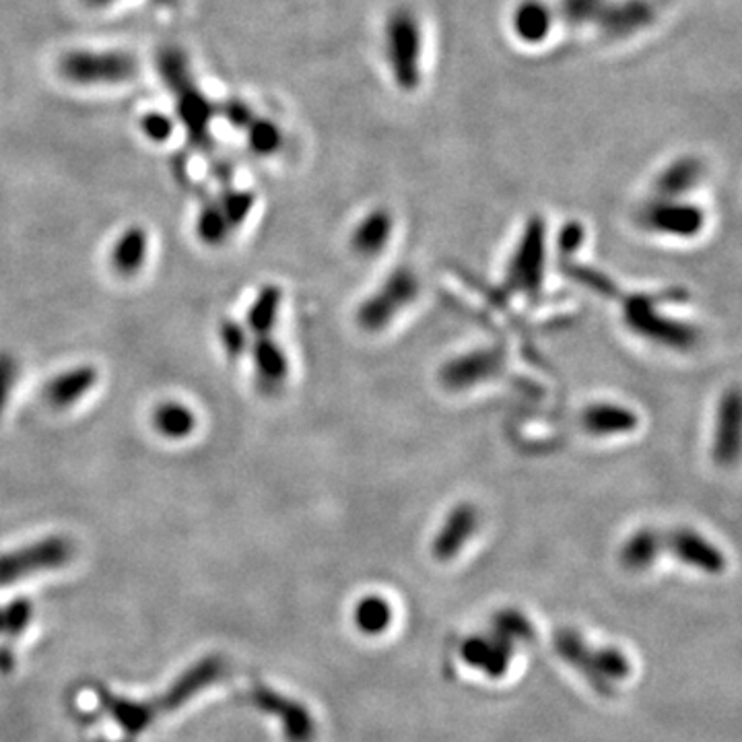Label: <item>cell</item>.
Returning a JSON list of instances; mask_svg holds the SVG:
<instances>
[{
    "label": "cell",
    "mask_w": 742,
    "mask_h": 742,
    "mask_svg": "<svg viewBox=\"0 0 742 742\" xmlns=\"http://www.w3.org/2000/svg\"><path fill=\"white\" fill-rule=\"evenodd\" d=\"M623 322L635 337L670 351H691L699 339L696 326L666 314L654 295L623 297Z\"/></svg>",
    "instance_id": "obj_1"
},
{
    "label": "cell",
    "mask_w": 742,
    "mask_h": 742,
    "mask_svg": "<svg viewBox=\"0 0 742 742\" xmlns=\"http://www.w3.org/2000/svg\"><path fill=\"white\" fill-rule=\"evenodd\" d=\"M159 73L163 81L170 85L176 95V108L178 116L184 123L190 140L204 149L211 145L209 126L215 116V108L209 102V97L202 95L201 89L194 85L188 71V62L184 54L176 47H168L159 54Z\"/></svg>",
    "instance_id": "obj_2"
},
{
    "label": "cell",
    "mask_w": 742,
    "mask_h": 742,
    "mask_svg": "<svg viewBox=\"0 0 742 742\" xmlns=\"http://www.w3.org/2000/svg\"><path fill=\"white\" fill-rule=\"evenodd\" d=\"M421 292V283L409 266H399L382 278V283L371 292L356 311V322L363 332H384L404 309L409 308Z\"/></svg>",
    "instance_id": "obj_3"
},
{
    "label": "cell",
    "mask_w": 742,
    "mask_h": 742,
    "mask_svg": "<svg viewBox=\"0 0 742 742\" xmlns=\"http://www.w3.org/2000/svg\"><path fill=\"white\" fill-rule=\"evenodd\" d=\"M423 35L415 13L409 9L392 11L386 21V61L394 85L402 92H415L421 85Z\"/></svg>",
    "instance_id": "obj_4"
},
{
    "label": "cell",
    "mask_w": 742,
    "mask_h": 742,
    "mask_svg": "<svg viewBox=\"0 0 742 742\" xmlns=\"http://www.w3.org/2000/svg\"><path fill=\"white\" fill-rule=\"evenodd\" d=\"M547 221L541 215L530 216L506 266L504 285L511 295H539L547 268Z\"/></svg>",
    "instance_id": "obj_5"
},
{
    "label": "cell",
    "mask_w": 742,
    "mask_h": 742,
    "mask_svg": "<svg viewBox=\"0 0 742 742\" xmlns=\"http://www.w3.org/2000/svg\"><path fill=\"white\" fill-rule=\"evenodd\" d=\"M59 71L62 77L73 85H83V87L118 85L137 75L139 62L132 54L118 52V50H106V52L75 50L62 56Z\"/></svg>",
    "instance_id": "obj_6"
},
{
    "label": "cell",
    "mask_w": 742,
    "mask_h": 742,
    "mask_svg": "<svg viewBox=\"0 0 742 742\" xmlns=\"http://www.w3.org/2000/svg\"><path fill=\"white\" fill-rule=\"evenodd\" d=\"M75 555V544L66 537H46L9 553H0V586L15 584L31 573L61 570Z\"/></svg>",
    "instance_id": "obj_7"
},
{
    "label": "cell",
    "mask_w": 742,
    "mask_h": 742,
    "mask_svg": "<svg viewBox=\"0 0 742 742\" xmlns=\"http://www.w3.org/2000/svg\"><path fill=\"white\" fill-rule=\"evenodd\" d=\"M504 365H506L504 349L495 344L475 347L444 361L437 371V380L442 388H446L452 394H458L491 382L501 373Z\"/></svg>",
    "instance_id": "obj_8"
},
{
    "label": "cell",
    "mask_w": 742,
    "mask_h": 742,
    "mask_svg": "<svg viewBox=\"0 0 742 742\" xmlns=\"http://www.w3.org/2000/svg\"><path fill=\"white\" fill-rule=\"evenodd\" d=\"M639 219L648 232L672 240H693L706 230L708 223L706 211L696 202L662 197L648 202L639 213Z\"/></svg>",
    "instance_id": "obj_9"
},
{
    "label": "cell",
    "mask_w": 742,
    "mask_h": 742,
    "mask_svg": "<svg viewBox=\"0 0 742 742\" xmlns=\"http://www.w3.org/2000/svg\"><path fill=\"white\" fill-rule=\"evenodd\" d=\"M742 406L741 394L736 388L722 392L711 435V458L722 468L734 466L741 456Z\"/></svg>",
    "instance_id": "obj_10"
},
{
    "label": "cell",
    "mask_w": 742,
    "mask_h": 742,
    "mask_svg": "<svg viewBox=\"0 0 742 742\" xmlns=\"http://www.w3.org/2000/svg\"><path fill=\"white\" fill-rule=\"evenodd\" d=\"M665 551L679 563L710 575H720L727 570V556L713 542L697 532L696 528L679 526L665 534Z\"/></svg>",
    "instance_id": "obj_11"
},
{
    "label": "cell",
    "mask_w": 742,
    "mask_h": 742,
    "mask_svg": "<svg viewBox=\"0 0 742 742\" xmlns=\"http://www.w3.org/2000/svg\"><path fill=\"white\" fill-rule=\"evenodd\" d=\"M479 530V510L470 501H460L449 508L444 516L442 524L437 526V532L433 534V559L448 563L452 559L460 555L464 547Z\"/></svg>",
    "instance_id": "obj_12"
},
{
    "label": "cell",
    "mask_w": 742,
    "mask_h": 742,
    "mask_svg": "<svg viewBox=\"0 0 742 742\" xmlns=\"http://www.w3.org/2000/svg\"><path fill=\"white\" fill-rule=\"evenodd\" d=\"M250 697L258 710L268 711L283 722L287 742H311L316 739V722L301 703L289 697L278 696L277 691L263 685H258Z\"/></svg>",
    "instance_id": "obj_13"
},
{
    "label": "cell",
    "mask_w": 742,
    "mask_h": 742,
    "mask_svg": "<svg viewBox=\"0 0 742 742\" xmlns=\"http://www.w3.org/2000/svg\"><path fill=\"white\" fill-rule=\"evenodd\" d=\"M642 418L632 406L615 401L590 402L580 413V427L590 437H623L639 427Z\"/></svg>",
    "instance_id": "obj_14"
},
{
    "label": "cell",
    "mask_w": 742,
    "mask_h": 742,
    "mask_svg": "<svg viewBox=\"0 0 742 742\" xmlns=\"http://www.w3.org/2000/svg\"><path fill=\"white\" fill-rule=\"evenodd\" d=\"M656 21V7L649 0H608L596 28L611 40L629 38Z\"/></svg>",
    "instance_id": "obj_15"
},
{
    "label": "cell",
    "mask_w": 742,
    "mask_h": 742,
    "mask_svg": "<svg viewBox=\"0 0 742 742\" xmlns=\"http://www.w3.org/2000/svg\"><path fill=\"white\" fill-rule=\"evenodd\" d=\"M513 644L501 635L485 634L466 637L460 646V656L464 662L473 668H479L491 679H501L510 668L513 656Z\"/></svg>",
    "instance_id": "obj_16"
},
{
    "label": "cell",
    "mask_w": 742,
    "mask_h": 742,
    "mask_svg": "<svg viewBox=\"0 0 742 742\" xmlns=\"http://www.w3.org/2000/svg\"><path fill=\"white\" fill-rule=\"evenodd\" d=\"M553 648H555L556 654H559L568 665L582 672V677L586 679L587 685H590L592 689L598 691V696H615L613 682H608V680L603 679V677L596 672V668L590 662V648H587L584 637L577 634L575 629H570V627H559L555 635H553Z\"/></svg>",
    "instance_id": "obj_17"
},
{
    "label": "cell",
    "mask_w": 742,
    "mask_h": 742,
    "mask_svg": "<svg viewBox=\"0 0 742 742\" xmlns=\"http://www.w3.org/2000/svg\"><path fill=\"white\" fill-rule=\"evenodd\" d=\"M392 235L394 216L384 206H378L368 215L361 216L349 237V244L359 258H375L386 250Z\"/></svg>",
    "instance_id": "obj_18"
},
{
    "label": "cell",
    "mask_w": 742,
    "mask_h": 742,
    "mask_svg": "<svg viewBox=\"0 0 742 742\" xmlns=\"http://www.w3.org/2000/svg\"><path fill=\"white\" fill-rule=\"evenodd\" d=\"M665 553V534L651 526L634 530L618 549V563L627 572H648Z\"/></svg>",
    "instance_id": "obj_19"
},
{
    "label": "cell",
    "mask_w": 742,
    "mask_h": 742,
    "mask_svg": "<svg viewBox=\"0 0 742 742\" xmlns=\"http://www.w3.org/2000/svg\"><path fill=\"white\" fill-rule=\"evenodd\" d=\"M703 176L706 163L693 155H682L658 173L654 190L662 199H685L691 190L701 184Z\"/></svg>",
    "instance_id": "obj_20"
},
{
    "label": "cell",
    "mask_w": 742,
    "mask_h": 742,
    "mask_svg": "<svg viewBox=\"0 0 742 742\" xmlns=\"http://www.w3.org/2000/svg\"><path fill=\"white\" fill-rule=\"evenodd\" d=\"M97 384V370L93 365H77L62 371L44 386V399L54 409H66L81 401Z\"/></svg>",
    "instance_id": "obj_21"
},
{
    "label": "cell",
    "mask_w": 742,
    "mask_h": 742,
    "mask_svg": "<svg viewBox=\"0 0 742 742\" xmlns=\"http://www.w3.org/2000/svg\"><path fill=\"white\" fill-rule=\"evenodd\" d=\"M250 356L254 361V370L258 382L266 388H277L289 375V359L285 349L271 335L256 337L250 342Z\"/></svg>",
    "instance_id": "obj_22"
},
{
    "label": "cell",
    "mask_w": 742,
    "mask_h": 742,
    "mask_svg": "<svg viewBox=\"0 0 742 742\" xmlns=\"http://www.w3.org/2000/svg\"><path fill=\"white\" fill-rule=\"evenodd\" d=\"M147 252H149V235L139 225H132L116 240L109 254V264L116 275L135 277L147 261Z\"/></svg>",
    "instance_id": "obj_23"
},
{
    "label": "cell",
    "mask_w": 742,
    "mask_h": 742,
    "mask_svg": "<svg viewBox=\"0 0 742 742\" xmlns=\"http://www.w3.org/2000/svg\"><path fill=\"white\" fill-rule=\"evenodd\" d=\"M555 13L542 0H524L513 11V31L526 44H541L553 28Z\"/></svg>",
    "instance_id": "obj_24"
},
{
    "label": "cell",
    "mask_w": 742,
    "mask_h": 742,
    "mask_svg": "<svg viewBox=\"0 0 742 742\" xmlns=\"http://www.w3.org/2000/svg\"><path fill=\"white\" fill-rule=\"evenodd\" d=\"M155 432L166 439H186L197 430V415L184 402L166 401L157 404L153 411Z\"/></svg>",
    "instance_id": "obj_25"
},
{
    "label": "cell",
    "mask_w": 742,
    "mask_h": 742,
    "mask_svg": "<svg viewBox=\"0 0 742 742\" xmlns=\"http://www.w3.org/2000/svg\"><path fill=\"white\" fill-rule=\"evenodd\" d=\"M280 301H283V292L277 285H264L247 309V330L256 337L271 335V330L277 325Z\"/></svg>",
    "instance_id": "obj_26"
},
{
    "label": "cell",
    "mask_w": 742,
    "mask_h": 742,
    "mask_svg": "<svg viewBox=\"0 0 742 742\" xmlns=\"http://www.w3.org/2000/svg\"><path fill=\"white\" fill-rule=\"evenodd\" d=\"M392 618H394L392 604L388 603L386 598L380 596V594L363 596L356 604V611H353L356 627L361 634L365 635L384 634L388 627L392 625Z\"/></svg>",
    "instance_id": "obj_27"
},
{
    "label": "cell",
    "mask_w": 742,
    "mask_h": 742,
    "mask_svg": "<svg viewBox=\"0 0 742 742\" xmlns=\"http://www.w3.org/2000/svg\"><path fill=\"white\" fill-rule=\"evenodd\" d=\"M491 632L506 637L513 646L530 644L534 639V627L530 618L518 608H501L491 618Z\"/></svg>",
    "instance_id": "obj_28"
},
{
    "label": "cell",
    "mask_w": 742,
    "mask_h": 742,
    "mask_svg": "<svg viewBox=\"0 0 742 742\" xmlns=\"http://www.w3.org/2000/svg\"><path fill=\"white\" fill-rule=\"evenodd\" d=\"M230 233H232V225H230L227 216L223 215L216 199L206 202L199 213V219H197L199 240L206 246H219L230 237Z\"/></svg>",
    "instance_id": "obj_29"
},
{
    "label": "cell",
    "mask_w": 742,
    "mask_h": 742,
    "mask_svg": "<svg viewBox=\"0 0 742 742\" xmlns=\"http://www.w3.org/2000/svg\"><path fill=\"white\" fill-rule=\"evenodd\" d=\"M244 132H246L247 147L252 149V153L261 155V157H271L283 147V132L277 124L268 118L256 116Z\"/></svg>",
    "instance_id": "obj_30"
},
{
    "label": "cell",
    "mask_w": 742,
    "mask_h": 742,
    "mask_svg": "<svg viewBox=\"0 0 742 742\" xmlns=\"http://www.w3.org/2000/svg\"><path fill=\"white\" fill-rule=\"evenodd\" d=\"M606 2L608 0H559L553 13L572 28L596 25Z\"/></svg>",
    "instance_id": "obj_31"
},
{
    "label": "cell",
    "mask_w": 742,
    "mask_h": 742,
    "mask_svg": "<svg viewBox=\"0 0 742 742\" xmlns=\"http://www.w3.org/2000/svg\"><path fill=\"white\" fill-rule=\"evenodd\" d=\"M563 264H565L568 277L572 278L573 283L582 285L587 292L601 295V297H611V299L617 297V283L613 278L606 277L601 271L590 268V266H584V264L573 263V261H565Z\"/></svg>",
    "instance_id": "obj_32"
},
{
    "label": "cell",
    "mask_w": 742,
    "mask_h": 742,
    "mask_svg": "<svg viewBox=\"0 0 742 742\" xmlns=\"http://www.w3.org/2000/svg\"><path fill=\"white\" fill-rule=\"evenodd\" d=\"M590 662L596 668V672L608 682L623 680L632 672L627 656L617 648H590Z\"/></svg>",
    "instance_id": "obj_33"
},
{
    "label": "cell",
    "mask_w": 742,
    "mask_h": 742,
    "mask_svg": "<svg viewBox=\"0 0 742 742\" xmlns=\"http://www.w3.org/2000/svg\"><path fill=\"white\" fill-rule=\"evenodd\" d=\"M254 194L250 190H233V188H227L223 190L219 197H216V202L223 211V215L227 216L232 230H235L237 225H242L246 221L252 206H254Z\"/></svg>",
    "instance_id": "obj_34"
},
{
    "label": "cell",
    "mask_w": 742,
    "mask_h": 742,
    "mask_svg": "<svg viewBox=\"0 0 742 742\" xmlns=\"http://www.w3.org/2000/svg\"><path fill=\"white\" fill-rule=\"evenodd\" d=\"M31 615H33V608H31L30 601L25 598L7 604L4 608H0V634H23L25 627L30 625Z\"/></svg>",
    "instance_id": "obj_35"
},
{
    "label": "cell",
    "mask_w": 742,
    "mask_h": 742,
    "mask_svg": "<svg viewBox=\"0 0 742 742\" xmlns=\"http://www.w3.org/2000/svg\"><path fill=\"white\" fill-rule=\"evenodd\" d=\"M584 242H586V227L580 221H568L556 232V254L563 258V263L573 261V256L584 246Z\"/></svg>",
    "instance_id": "obj_36"
},
{
    "label": "cell",
    "mask_w": 742,
    "mask_h": 742,
    "mask_svg": "<svg viewBox=\"0 0 742 742\" xmlns=\"http://www.w3.org/2000/svg\"><path fill=\"white\" fill-rule=\"evenodd\" d=\"M219 339H221L225 353L232 359H240L250 349L247 330L235 320H223L219 325Z\"/></svg>",
    "instance_id": "obj_37"
},
{
    "label": "cell",
    "mask_w": 742,
    "mask_h": 742,
    "mask_svg": "<svg viewBox=\"0 0 742 742\" xmlns=\"http://www.w3.org/2000/svg\"><path fill=\"white\" fill-rule=\"evenodd\" d=\"M140 132L153 142H166L173 135V120L161 112H147L140 118Z\"/></svg>",
    "instance_id": "obj_38"
},
{
    "label": "cell",
    "mask_w": 742,
    "mask_h": 742,
    "mask_svg": "<svg viewBox=\"0 0 742 742\" xmlns=\"http://www.w3.org/2000/svg\"><path fill=\"white\" fill-rule=\"evenodd\" d=\"M221 114H223V118L232 124L233 128H237V130H246L247 126L252 124V120L256 118L254 109L250 108L246 102H242V99H230L227 104H223Z\"/></svg>",
    "instance_id": "obj_39"
},
{
    "label": "cell",
    "mask_w": 742,
    "mask_h": 742,
    "mask_svg": "<svg viewBox=\"0 0 742 742\" xmlns=\"http://www.w3.org/2000/svg\"><path fill=\"white\" fill-rule=\"evenodd\" d=\"M17 365L15 359L7 353H0V413L9 401L11 388L15 384Z\"/></svg>",
    "instance_id": "obj_40"
},
{
    "label": "cell",
    "mask_w": 742,
    "mask_h": 742,
    "mask_svg": "<svg viewBox=\"0 0 742 742\" xmlns=\"http://www.w3.org/2000/svg\"><path fill=\"white\" fill-rule=\"evenodd\" d=\"M87 7H92V9H106V7H109V4H114V2H118V0H83Z\"/></svg>",
    "instance_id": "obj_41"
},
{
    "label": "cell",
    "mask_w": 742,
    "mask_h": 742,
    "mask_svg": "<svg viewBox=\"0 0 742 742\" xmlns=\"http://www.w3.org/2000/svg\"><path fill=\"white\" fill-rule=\"evenodd\" d=\"M157 4H163V7H170V4H173V2H178V0H155Z\"/></svg>",
    "instance_id": "obj_42"
}]
</instances>
